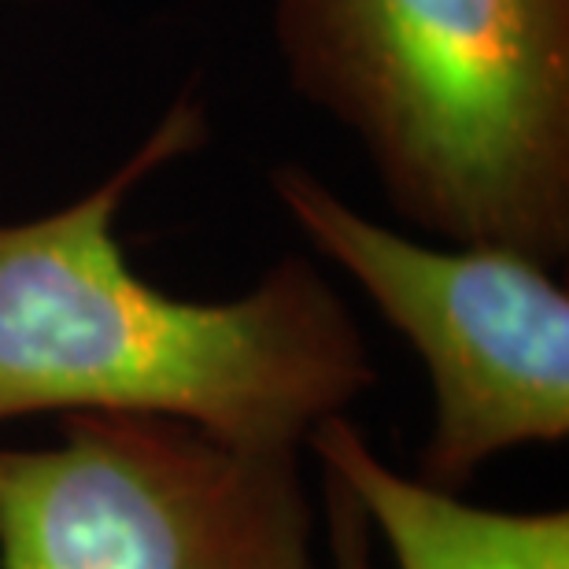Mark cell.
Segmentation results:
<instances>
[{
    "instance_id": "1",
    "label": "cell",
    "mask_w": 569,
    "mask_h": 569,
    "mask_svg": "<svg viewBox=\"0 0 569 569\" xmlns=\"http://www.w3.org/2000/svg\"><path fill=\"white\" fill-rule=\"evenodd\" d=\"M200 138V108L178 104L86 197L0 222V426L44 411L163 415L300 451L378 381L348 303L300 256L219 303L133 274L116 233L122 203Z\"/></svg>"
},
{
    "instance_id": "2",
    "label": "cell",
    "mask_w": 569,
    "mask_h": 569,
    "mask_svg": "<svg viewBox=\"0 0 569 569\" xmlns=\"http://www.w3.org/2000/svg\"><path fill=\"white\" fill-rule=\"evenodd\" d=\"M278 38L407 222L569 252V0H278Z\"/></svg>"
},
{
    "instance_id": "3",
    "label": "cell",
    "mask_w": 569,
    "mask_h": 569,
    "mask_svg": "<svg viewBox=\"0 0 569 569\" xmlns=\"http://www.w3.org/2000/svg\"><path fill=\"white\" fill-rule=\"evenodd\" d=\"M0 448V569H318L300 451L163 415H60Z\"/></svg>"
},
{
    "instance_id": "4",
    "label": "cell",
    "mask_w": 569,
    "mask_h": 569,
    "mask_svg": "<svg viewBox=\"0 0 569 569\" xmlns=\"http://www.w3.org/2000/svg\"><path fill=\"white\" fill-rule=\"evenodd\" d=\"M274 192L296 230L422 359L432 389L426 485L459 492L496 455L569 437V292L548 263L510 248L411 241L296 163L274 174Z\"/></svg>"
},
{
    "instance_id": "5",
    "label": "cell",
    "mask_w": 569,
    "mask_h": 569,
    "mask_svg": "<svg viewBox=\"0 0 569 569\" xmlns=\"http://www.w3.org/2000/svg\"><path fill=\"white\" fill-rule=\"evenodd\" d=\"M307 448L359 499L396 569H569V510H492L392 470L348 415L318 422Z\"/></svg>"
},
{
    "instance_id": "6",
    "label": "cell",
    "mask_w": 569,
    "mask_h": 569,
    "mask_svg": "<svg viewBox=\"0 0 569 569\" xmlns=\"http://www.w3.org/2000/svg\"><path fill=\"white\" fill-rule=\"evenodd\" d=\"M322 515L329 569H378V537H373L359 499L340 477L322 470Z\"/></svg>"
}]
</instances>
